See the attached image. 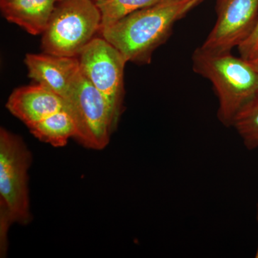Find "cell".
I'll list each match as a JSON object with an SVG mask.
<instances>
[{
    "instance_id": "cell-1",
    "label": "cell",
    "mask_w": 258,
    "mask_h": 258,
    "mask_svg": "<svg viewBox=\"0 0 258 258\" xmlns=\"http://www.w3.org/2000/svg\"><path fill=\"white\" fill-rule=\"evenodd\" d=\"M202 1L160 0L103 29L102 37L127 62L147 63L154 50L169 36L174 23Z\"/></svg>"
},
{
    "instance_id": "cell-2",
    "label": "cell",
    "mask_w": 258,
    "mask_h": 258,
    "mask_svg": "<svg viewBox=\"0 0 258 258\" xmlns=\"http://www.w3.org/2000/svg\"><path fill=\"white\" fill-rule=\"evenodd\" d=\"M194 71L213 85L219 101L217 117L231 126L237 113L258 94V74L249 61L231 52L215 53L198 47L192 54Z\"/></svg>"
},
{
    "instance_id": "cell-3",
    "label": "cell",
    "mask_w": 258,
    "mask_h": 258,
    "mask_svg": "<svg viewBox=\"0 0 258 258\" xmlns=\"http://www.w3.org/2000/svg\"><path fill=\"white\" fill-rule=\"evenodd\" d=\"M101 13L93 0H58L42 33V50L77 57L101 31Z\"/></svg>"
},
{
    "instance_id": "cell-4",
    "label": "cell",
    "mask_w": 258,
    "mask_h": 258,
    "mask_svg": "<svg viewBox=\"0 0 258 258\" xmlns=\"http://www.w3.org/2000/svg\"><path fill=\"white\" fill-rule=\"evenodd\" d=\"M64 100L76 124L74 139L88 149H105L118 120L106 98L81 70Z\"/></svg>"
},
{
    "instance_id": "cell-5",
    "label": "cell",
    "mask_w": 258,
    "mask_h": 258,
    "mask_svg": "<svg viewBox=\"0 0 258 258\" xmlns=\"http://www.w3.org/2000/svg\"><path fill=\"white\" fill-rule=\"evenodd\" d=\"M31 152L20 136L0 129V203L9 210L13 222L32 221L28 189Z\"/></svg>"
},
{
    "instance_id": "cell-6",
    "label": "cell",
    "mask_w": 258,
    "mask_h": 258,
    "mask_svg": "<svg viewBox=\"0 0 258 258\" xmlns=\"http://www.w3.org/2000/svg\"><path fill=\"white\" fill-rule=\"evenodd\" d=\"M79 60L81 73L104 96L118 120L124 96V57L102 37L93 38Z\"/></svg>"
},
{
    "instance_id": "cell-7",
    "label": "cell",
    "mask_w": 258,
    "mask_h": 258,
    "mask_svg": "<svg viewBox=\"0 0 258 258\" xmlns=\"http://www.w3.org/2000/svg\"><path fill=\"white\" fill-rule=\"evenodd\" d=\"M216 10V23L200 47L215 53L231 52L255 28L258 0H217Z\"/></svg>"
},
{
    "instance_id": "cell-8",
    "label": "cell",
    "mask_w": 258,
    "mask_h": 258,
    "mask_svg": "<svg viewBox=\"0 0 258 258\" xmlns=\"http://www.w3.org/2000/svg\"><path fill=\"white\" fill-rule=\"evenodd\" d=\"M25 63L30 79L63 99L81 70L79 57L51 55L45 52L27 54Z\"/></svg>"
},
{
    "instance_id": "cell-9",
    "label": "cell",
    "mask_w": 258,
    "mask_h": 258,
    "mask_svg": "<svg viewBox=\"0 0 258 258\" xmlns=\"http://www.w3.org/2000/svg\"><path fill=\"white\" fill-rule=\"evenodd\" d=\"M6 108L28 128L56 112L68 109L62 97L37 83L14 90Z\"/></svg>"
},
{
    "instance_id": "cell-10",
    "label": "cell",
    "mask_w": 258,
    "mask_h": 258,
    "mask_svg": "<svg viewBox=\"0 0 258 258\" xmlns=\"http://www.w3.org/2000/svg\"><path fill=\"white\" fill-rule=\"evenodd\" d=\"M58 0H0L3 16L31 35L45 32Z\"/></svg>"
},
{
    "instance_id": "cell-11",
    "label": "cell",
    "mask_w": 258,
    "mask_h": 258,
    "mask_svg": "<svg viewBox=\"0 0 258 258\" xmlns=\"http://www.w3.org/2000/svg\"><path fill=\"white\" fill-rule=\"evenodd\" d=\"M28 128L35 138L54 147L67 145L76 134L74 118L68 109L56 112Z\"/></svg>"
},
{
    "instance_id": "cell-12",
    "label": "cell",
    "mask_w": 258,
    "mask_h": 258,
    "mask_svg": "<svg viewBox=\"0 0 258 258\" xmlns=\"http://www.w3.org/2000/svg\"><path fill=\"white\" fill-rule=\"evenodd\" d=\"M160 0H101L96 2L101 15V31L120 20Z\"/></svg>"
},
{
    "instance_id": "cell-13",
    "label": "cell",
    "mask_w": 258,
    "mask_h": 258,
    "mask_svg": "<svg viewBox=\"0 0 258 258\" xmlns=\"http://www.w3.org/2000/svg\"><path fill=\"white\" fill-rule=\"evenodd\" d=\"M231 126L237 131L246 148H258V94L241 108Z\"/></svg>"
},
{
    "instance_id": "cell-14",
    "label": "cell",
    "mask_w": 258,
    "mask_h": 258,
    "mask_svg": "<svg viewBox=\"0 0 258 258\" xmlns=\"http://www.w3.org/2000/svg\"><path fill=\"white\" fill-rule=\"evenodd\" d=\"M14 223L9 210L0 203V255L5 257L8 250V232L10 225Z\"/></svg>"
},
{
    "instance_id": "cell-15",
    "label": "cell",
    "mask_w": 258,
    "mask_h": 258,
    "mask_svg": "<svg viewBox=\"0 0 258 258\" xmlns=\"http://www.w3.org/2000/svg\"><path fill=\"white\" fill-rule=\"evenodd\" d=\"M241 57L249 59L254 53L258 51V20L255 28L251 35L245 41L242 42L240 46L237 47Z\"/></svg>"
},
{
    "instance_id": "cell-16",
    "label": "cell",
    "mask_w": 258,
    "mask_h": 258,
    "mask_svg": "<svg viewBox=\"0 0 258 258\" xmlns=\"http://www.w3.org/2000/svg\"><path fill=\"white\" fill-rule=\"evenodd\" d=\"M247 60L258 74V51L251 56L249 59H247Z\"/></svg>"
},
{
    "instance_id": "cell-17",
    "label": "cell",
    "mask_w": 258,
    "mask_h": 258,
    "mask_svg": "<svg viewBox=\"0 0 258 258\" xmlns=\"http://www.w3.org/2000/svg\"><path fill=\"white\" fill-rule=\"evenodd\" d=\"M257 224H258V205H257ZM255 257L258 258V244H257V251H256V253H255Z\"/></svg>"
},
{
    "instance_id": "cell-18",
    "label": "cell",
    "mask_w": 258,
    "mask_h": 258,
    "mask_svg": "<svg viewBox=\"0 0 258 258\" xmlns=\"http://www.w3.org/2000/svg\"><path fill=\"white\" fill-rule=\"evenodd\" d=\"M93 1L98 2V1H101V0H93Z\"/></svg>"
}]
</instances>
